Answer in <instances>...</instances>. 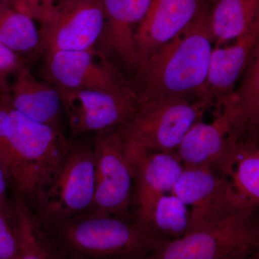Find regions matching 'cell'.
<instances>
[{
    "instance_id": "obj_1",
    "label": "cell",
    "mask_w": 259,
    "mask_h": 259,
    "mask_svg": "<svg viewBox=\"0 0 259 259\" xmlns=\"http://www.w3.org/2000/svg\"><path fill=\"white\" fill-rule=\"evenodd\" d=\"M207 11L204 6L190 25L153 53L136 71L133 82L139 101L180 97L199 102L213 48Z\"/></svg>"
},
{
    "instance_id": "obj_2",
    "label": "cell",
    "mask_w": 259,
    "mask_h": 259,
    "mask_svg": "<svg viewBox=\"0 0 259 259\" xmlns=\"http://www.w3.org/2000/svg\"><path fill=\"white\" fill-rule=\"evenodd\" d=\"M56 248L76 259H144L159 242L133 218L81 213L44 226Z\"/></svg>"
},
{
    "instance_id": "obj_3",
    "label": "cell",
    "mask_w": 259,
    "mask_h": 259,
    "mask_svg": "<svg viewBox=\"0 0 259 259\" xmlns=\"http://www.w3.org/2000/svg\"><path fill=\"white\" fill-rule=\"evenodd\" d=\"M8 178L34 211L40 192L54 175L71 144L61 129L35 122L12 107L8 131Z\"/></svg>"
},
{
    "instance_id": "obj_4",
    "label": "cell",
    "mask_w": 259,
    "mask_h": 259,
    "mask_svg": "<svg viewBox=\"0 0 259 259\" xmlns=\"http://www.w3.org/2000/svg\"><path fill=\"white\" fill-rule=\"evenodd\" d=\"M207 109L202 102L180 97L139 101L134 113L117 130L127 144L151 151L175 152Z\"/></svg>"
},
{
    "instance_id": "obj_5",
    "label": "cell",
    "mask_w": 259,
    "mask_h": 259,
    "mask_svg": "<svg viewBox=\"0 0 259 259\" xmlns=\"http://www.w3.org/2000/svg\"><path fill=\"white\" fill-rule=\"evenodd\" d=\"M95 192L93 147L71 145L54 175L37 199V216L42 226L66 221L91 207Z\"/></svg>"
},
{
    "instance_id": "obj_6",
    "label": "cell",
    "mask_w": 259,
    "mask_h": 259,
    "mask_svg": "<svg viewBox=\"0 0 259 259\" xmlns=\"http://www.w3.org/2000/svg\"><path fill=\"white\" fill-rule=\"evenodd\" d=\"M255 212L238 213L174 241L159 243L144 259H223L259 245Z\"/></svg>"
},
{
    "instance_id": "obj_7",
    "label": "cell",
    "mask_w": 259,
    "mask_h": 259,
    "mask_svg": "<svg viewBox=\"0 0 259 259\" xmlns=\"http://www.w3.org/2000/svg\"><path fill=\"white\" fill-rule=\"evenodd\" d=\"M92 147L95 192L91 207L86 212L133 218L131 201L134 181L125 146L117 127L96 132Z\"/></svg>"
},
{
    "instance_id": "obj_8",
    "label": "cell",
    "mask_w": 259,
    "mask_h": 259,
    "mask_svg": "<svg viewBox=\"0 0 259 259\" xmlns=\"http://www.w3.org/2000/svg\"><path fill=\"white\" fill-rule=\"evenodd\" d=\"M37 54L59 51L93 50L105 23L102 0H56L40 21Z\"/></svg>"
},
{
    "instance_id": "obj_9",
    "label": "cell",
    "mask_w": 259,
    "mask_h": 259,
    "mask_svg": "<svg viewBox=\"0 0 259 259\" xmlns=\"http://www.w3.org/2000/svg\"><path fill=\"white\" fill-rule=\"evenodd\" d=\"M42 74L59 92L102 90L124 93L136 90L125 76L96 49L59 51L44 56Z\"/></svg>"
},
{
    "instance_id": "obj_10",
    "label": "cell",
    "mask_w": 259,
    "mask_h": 259,
    "mask_svg": "<svg viewBox=\"0 0 259 259\" xmlns=\"http://www.w3.org/2000/svg\"><path fill=\"white\" fill-rule=\"evenodd\" d=\"M238 118L228 102L217 109L211 123L199 120L189 129L176 151L185 166L207 167L230 179L239 156Z\"/></svg>"
},
{
    "instance_id": "obj_11",
    "label": "cell",
    "mask_w": 259,
    "mask_h": 259,
    "mask_svg": "<svg viewBox=\"0 0 259 259\" xmlns=\"http://www.w3.org/2000/svg\"><path fill=\"white\" fill-rule=\"evenodd\" d=\"M122 142L134 181L131 215L141 228L151 234L150 226L156 202L161 196L171 193L183 170V164L176 151H151Z\"/></svg>"
},
{
    "instance_id": "obj_12",
    "label": "cell",
    "mask_w": 259,
    "mask_h": 259,
    "mask_svg": "<svg viewBox=\"0 0 259 259\" xmlns=\"http://www.w3.org/2000/svg\"><path fill=\"white\" fill-rule=\"evenodd\" d=\"M183 166L171 194L190 207L191 232L245 212L236 203L228 177L207 167Z\"/></svg>"
},
{
    "instance_id": "obj_13",
    "label": "cell",
    "mask_w": 259,
    "mask_h": 259,
    "mask_svg": "<svg viewBox=\"0 0 259 259\" xmlns=\"http://www.w3.org/2000/svg\"><path fill=\"white\" fill-rule=\"evenodd\" d=\"M59 95L74 137L120 125L131 117L139 104L136 90L124 93L80 90Z\"/></svg>"
},
{
    "instance_id": "obj_14",
    "label": "cell",
    "mask_w": 259,
    "mask_h": 259,
    "mask_svg": "<svg viewBox=\"0 0 259 259\" xmlns=\"http://www.w3.org/2000/svg\"><path fill=\"white\" fill-rule=\"evenodd\" d=\"M204 8L203 0H153L134 33L137 70L163 44L190 25Z\"/></svg>"
},
{
    "instance_id": "obj_15",
    "label": "cell",
    "mask_w": 259,
    "mask_h": 259,
    "mask_svg": "<svg viewBox=\"0 0 259 259\" xmlns=\"http://www.w3.org/2000/svg\"><path fill=\"white\" fill-rule=\"evenodd\" d=\"M259 20L232 46L212 48L208 73L198 101L219 108L234 93L236 83L259 49Z\"/></svg>"
},
{
    "instance_id": "obj_16",
    "label": "cell",
    "mask_w": 259,
    "mask_h": 259,
    "mask_svg": "<svg viewBox=\"0 0 259 259\" xmlns=\"http://www.w3.org/2000/svg\"><path fill=\"white\" fill-rule=\"evenodd\" d=\"M153 0H102L105 23L97 45L98 51L117 58L126 67L136 71L134 33L147 14Z\"/></svg>"
},
{
    "instance_id": "obj_17",
    "label": "cell",
    "mask_w": 259,
    "mask_h": 259,
    "mask_svg": "<svg viewBox=\"0 0 259 259\" xmlns=\"http://www.w3.org/2000/svg\"><path fill=\"white\" fill-rule=\"evenodd\" d=\"M12 107L30 120L60 128L62 101L59 92L46 81L37 80L28 66L15 75L10 86Z\"/></svg>"
},
{
    "instance_id": "obj_18",
    "label": "cell",
    "mask_w": 259,
    "mask_h": 259,
    "mask_svg": "<svg viewBox=\"0 0 259 259\" xmlns=\"http://www.w3.org/2000/svg\"><path fill=\"white\" fill-rule=\"evenodd\" d=\"M258 20L259 0H212L207 8V26L214 47L243 36Z\"/></svg>"
},
{
    "instance_id": "obj_19",
    "label": "cell",
    "mask_w": 259,
    "mask_h": 259,
    "mask_svg": "<svg viewBox=\"0 0 259 259\" xmlns=\"http://www.w3.org/2000/svg\"><path fill=\"white\" fill-rule=\"evenodd\" d=\"M236 203L243 212H255L259 204L258 139L240 141V153L231 177Z\"/></svg>"
},
{
    "instance_id": "obj_20",
    "label": "cell",
    "mask_w": 259,
    "mask_h": 259,
    "mask_svg": "<svg viewBox=\"0 0 259 259\" xmlns=\"http://www.w3.org/2000/svg\"><path fill=\"white\" fill-rule=\"evenodd\" d=\"M18 259H57L56 248L37 214L25 201L15 197Z\"/></svg>"
},
{
    "instance_id": "obj_21",
    "label": "cell",
    "mask_w": 259,
    "mask_h": 259,
    "mask_svg": "<svg viewBox=\"0 0 259 259\" xmlns=\"http://www.w3.org/2000/svg\"><path fill=\"white\" fill-rule=\"evenodd\" d=\"M191 232L190 209L175 194H164L153 210L150 233L160 243L187 236Z\"/></svg>"
},
{
    "instance_id": "obj_22",
    "label": "cell",
    "mask_w": 259,
    "mask_h": 259,
    "mask_svg": "<svg viewBox=\"0 0 259 259\" xmlns=\"http://www.w3.org/2000/svg\"><path fill=\"white\" fill-rule=\"evenodd\" d=\"M0 42L21 56L37 54L40 35L33 19L12 8L0 13Z\"/></svg>"
},
{
    "instance_id": "obj_23",
    "label": "cell",
    "mask_w": 259,
    "mask_h": 259,
    "mask_svg": "<svg viewBox=\"0 0 259 259\" xmlns=\"http://www.w3.org/2000/svg\"><path fill=\"white\" fill-rule=\"evenodd\" d=\"M239 89L233 98L243 121L245 139H258L259 126V49L245 69Z\"/></svg>"
},
{
    "instance_id": "obj_24",
    "label": "cell",
    "mask_w": 259,
    "mask_h": 259,
    "mask_svg": "<svg viewBox=\"0 0 259 259\" xmlns=\"http://www.w3.org/2000/svg\"><path fill=\"white\" fill-rule=\"evenodd\" d=\"M19 245L14 205L0 202V259H18Z\"/></svg>"
},
{
    "instance_id": "obj_25",
    "label": "cell",
    "mask_w": 259,
    "mask_h": 259,
    "mask_svg": "<svg viewBox=\"0 0 259 259\" xmlns=\"http://www.w3.org/2000/svg\"><path fill=\"white\" fill-rule=\"evenodd\" d=\"M11 108L10 89L8 90H0V163L4 168L7 177L9 166L8 131Z\"/></svg>"
},
{
    "instance_id": "obj_26",
    "label": "cell",
    "mask_w": 259,
    "mask_h": 259,
    "mask_svg": "<svg viewBox=\"0 0 259 259\" xmlns=\"http://www.w3.org/2000/svg\"><path fill=\"white\" fill-rule=\"evenodd\" d=\"M27 66L26 59L0 42V90L10 89L8 79Z\"/></svg>"
},
{
    "instance_id": "obj_27",
    "label": "cell",
    "mask_w": 259,
    "mask_h": 259,
    "mask_svg": "<svg viewBox=\"0 0 259 259\" xmlns=\"http://www.w3.org/2000/svg\"><path fill=\"white\" fill-rule=\"evenodd\" d=\"M56 0H4L12 8L40 23L54 6Z\"/></svg>"
},
{
    "instance_id": "obj_28",
    "label": "cell",
    "mask_w": 259,
    "mask_h": 259,
    "mask_svg": "<svg viewBox=\"0 0 259 259\" xmlns=\"http://www.w3.org/2000/svg\"><path fill=\"white\" fill-rule=\"evenodd\" d=\"M9 185L8 177L4 168L0 163V202H8L7 191Z\"/></svg>"
},
{
    "instance_id": "obj_29",
    "label": "cell",
    "mask_w": 259,
    "mask_h": 259,
    "mask_svg": "<svg viewBox=\"0 0 259 259\" xmlns=\"http://www.w3.org/2000/svg\"><path fill=\"white\" fill-rule=\"evenodd\" d=\"M254 250H247V251L238 252L233 254L228 255L223 259H248L250 253H253Z\"/></svg>"
},
{
    "instance_id": "obj_30",
    "label": "cell",
    "mask_w": 259,
    "mask_h": 259,
    "mask_svg": "<svg viewBox=\"0 0 259 259\" xmlns=\"http://www.w3.org/2000/svg\"><path fill=\"white\" fill-rule=\"evenodd\" d=\"M11 8L9 5L5 3L4 0H0V13L4 12L8 8Z\"/></svg>"
},
{
    "instance_id": "obj_31",
    "label": "cell",
    "mask_w": 259,
    "mask_h": 259,
    "mask_svg": "<svg viewBox=\"0 0 259 259\" xmlns=\"http://www.w3.org/2000/svg\"><path fill=\"white\" fill-rule=\"evenodd\" d=\"M58 256L57 259H76L74 258H73V257L69 256V255H65L64 253H61V252L59 251V250H58Z\"/></svg>"
}]
</instances>
